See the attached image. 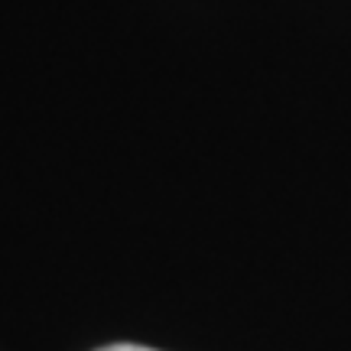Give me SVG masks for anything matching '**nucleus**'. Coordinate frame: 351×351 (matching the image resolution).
Returning a JSON list of instances; mask_svg holds the SVG:
<instances>
[{"mask_svg": "<svg viewBox=\"0 0 351 351\" xmlns=\"http://www.w3.org/2000/svg\"><path fill=\"white\" fill-rule=\"evenodd\" d=\"M98 351H153V348H143V345H108V348Z\"/></svg>", "mask_w": 351, "mask_h": 351, "instance_id": "obj_1", "label": "nucleus"}]
</instances>
